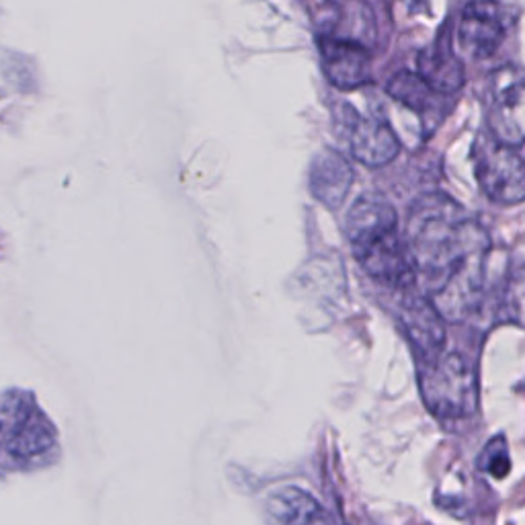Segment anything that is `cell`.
<instances>
[{"instance_id":"3957f363","label":"cell","mask_w":525,"mask_h":525,"mask_svg":"<svg viewBox=\"0 0 525 525\" xmlns=\"http://www.w3.org/2000/svg\"><path fill=\"white\" fill-rule=\"evenodd\" d=\"M419 386L427 409L437 419L458 421L476 413V372L458 353H439L419 361Z\"/></svg>"},{"instance_id":"ba28073f","label":"cell","mask_w":525,"mask_h":525,"mask_svg":"<svg viewBox=\"0 0 525 525\" xmlns=\"http://www.w3.org/2000/svg\"><path fill=\"white\" fill-rule=\"evenodd\" d=\"M318 48L331 85L341 91H353L372 83V56L368 46L353 39L320 35Z\"/></svg>"},{"instance_id":"30bf717a","label":"cell","mask_w":525,"mask_h":525,"mask_svg":"<svg viewBox=\"0 0 525 525\" xmlns=\"http://www.w3.org/2000/svg\"><path fill=\"white\" fill-rule=\"evenodd\" d=\"M419 74L441 95H454L464 87V64L454 52L450 31H443L419 56Z\"/></svg>"},{"instance_id":"5bb4252c","label":"cell","mask_w":525,"mask_h":525,"mask_svg":"<svg viewBox=\"0 0 525 525\" xmlns=\"http://www.w3.org/2000/svg\"><path fill=\"white\" fill-rule=\"evenodd\" d=\"M386 91L392 99L417 113L429 111L435 105V95H439L421 74L407 70L396 72L388 80Z\"/></svg>"},{"instance_id":"5b68a950","label":"cell","mask_w":525,"mask_h":525,"mask_svg":"<svg viewBox=\"0 0 525 525\" xmlns=\"http://www.w3.org/2000/svg\"><path fill=\"white\" fill-rule=\"evenodd\" d=\"M474 171L480 189L503 206L525 201V158L497 138L480 136L474 144Z\"/></svg>"},{"instance_id":"52a82bcc","label":"cell","mask_w":525,"mask_h":525,"mask_svg":"<svg viewBox=\"0 0 525 525\" xmlns=\"http://www.w3.org/2000/svg\"><path fill=\"white\" fill-rule=\"evenodd\" d=\"M507 19L497 0H472L460 15L456 42L460 52L474 60L491 58L505 42Z\"/></svg>"},{"instance_id":"2e32d148","label":"cell","mask_w":525,"mask_h":525,"mask_svg":"<svg viewBox=\"0 0 525 525\" xmlns=\"http://www.w3.org/2000/svg\"><path fill=\"white\" fill-rule=\"evenodd\" d=\"M507 308L513 320L525 325V269L511 281L507 292Z\"/></svg>"},{"instance_id":"9c48e42d","label":"cell","mask_w":525,"mask_h":525,"mask_svg":"<svg viewBox=\"0 0 525 525\" xmlns=\"http://www.w3.org/2000/svg\"><path fill=\"white\" fill-rule=\"evenodd\" d=\"M439 310L427 296H413L400 308V322L407 331L419 361L439 355L446 347V329Z\"/></svg>"},{"instance_id":"8fae6325","label":"cell","mask_w":525,"mask_h":525,"mask_svg":"<svg viewBox=\"0 0 525 525\" xmlns=\"http://www.w3.org/2000/svg\"><path fill=\"white\" fill-rule=\"evenodd\" d=\"M349 144L353 156L366 167H384L400 152L396 134L380 117L355 119L351 124Z\"/></svg>"},{"instance_id":"9a60e30c","label":"cell","mask_w":525,"mask_h":525,"mask_svg":"<svg viewBox=\"0 0 525 525\" xmlns=\"http://www.w3.org/2000/svg\"><path fill=\"white\" fill-rule=\"evenodd\" d=\"M478 470L487 472V474H493L495 478H505L507 472L511 470L507 443H505V439L501 435L491 439L489 446L482 450V454L478 458Z\"/></svg>"},{"instance_id":"277c9868","label":"cell","mask_w":525,"mask_h":525,"mask_svg":"<svg viewBox=\"0 0 525 525\" xmlns=\"http://www.w3.org/2000/svg\"><path fill=\"white\" fill-rule=\"evenodd\" d=\"M56 448V433L29 394L11 392L0 398V450L15 464L48 458Z\"/></svg>"},{"instance_id":"8992f818","label":"cell","mask_w":525,"mask_h":525,"mask_svg":"<svg viewBox=\"0 0 525 525\" xmlns=\"http://www.w3.org/2000/svg\"><path fill=\"white\" fill-rule=\"evenodd\" d=\"M487 121L493 138L507 146L525 144V70L503 66L487 89Z\"/></svg>"},{"instance_id":"7a4b0ae2","label":"cell","mask_w":525,"mask_h":525,"mask_svg":"<svg viewBox=\"0 0 525 525\" xmlns=\"http://www.w3.org/2000/svg\"><path fill=\"white\" fill-rule=\"evenodd\" d=\"M347 236L355 259L370 277L398 290L415 284L407 236H400L396 210L384 197L363 195L355 201L347 214Z\"/></svg>"},{"instance_id":"6da1fadb","label":"cell","mask_w":525,"mask_h":525,"mask_svg":"<svg viewBox=\"0 0 525 525\" xmlns=\"http://www.w3.org/2000/svg\"><path fill=\"white\" fill-rule=\"evenodd\" d=\"M407 245L415 284L443 318L462 322L478 312L493 242L458 201L441 193L419 197L409 210Z\"/></svg>"},{"instance_id":"4fadbf2b","label":"cell","mask_w":525,"mask_h":525,"mask_svg":"<svg viewBox=\"0 0 525 525\" xmlns=\"http://www.w3.org/2000/svg\"><path fill=\"white\" fill-rule=\"evenodd\" d=\"M271 515L281 523H325L331 517L320 507V503L300 491V489H281L269 499Z\"/></svg>"},{"instance_id":"7c38bea8","label":"cell","mask_w":525,"mask_h":525,"mask_svg":"<svg viewBox=\"0 0 525 525\" xmlns=\"http://www.w3.org/2000/svg\"><path fill=\"white\" fill-rule=\"evenodd\" d=\"M353 185V169L335 150H322L310 167V189L329 208H339Z\"/></svg>"}]
</instances>
